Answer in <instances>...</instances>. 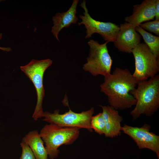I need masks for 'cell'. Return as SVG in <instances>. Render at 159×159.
I'll list each match as a JSON object with an SVG mask.
<instances>
[{
  "instance_id": "cell-2",
  "label": "cell",
  "mask_w": 159,
  "mask_h": 159,
  "mask_svg": "<svg viewBox=\"0 0 159 159\" xmlns=\"http://www.w3.org/2000/svg\"><path fill=\"white\" fill-rule=\"evenodd\" d=\"M137 87L131 92L136 100L135 108L130 112L133 120L141 115H153L159 107V75L148 80L139 81Z\"/></svg>"
},
{
  "instance_id": "cell-8",
  "label": "cell",
  "mask_w": 159,
  "mask_h": 159,
  "mask_svg": "<svg viewBox=\"0 0 159 159\" xmlns=\"http://www.w3.org/2000/svg\"><path fill=\"white\" fill-rule=\"evenodd\" d=\"M86 4V1L84 0L80 5L84 11L83 15L79 16L81 21L78 23L79 26L84 25L86 29L85 38H90L93 34L96 33L100 34L106 42H114L119 30V26L112 22L94 19L90 15Z\"/></svg>"
},
{
  "instance_id": "cell-5",
  "label": "cell",
  "mask_w": 159,
  "mask_h": 159,
  "mask_svg": "<svg viewBox=\"0 0 159 159\" xmlns=\"http://www.w3.org/2000/svg\"><path fill=\"white\" fill-rule=\"evenodd\" d=\"M108 43L100 44L93 39L88 42L90 48L87 62L83 65L84 70L95 76L105 77L111 73L112 61L107 47Z\"/></svg>"
},
{
  "instance_id": "cell-12",
  "label": "cell",
  "mask_w": 159,
  "mask_h": 159,
  "mask_svg": "<svg viewBox=\"0 0 159 159\" xmlns=\"http://www.w3.org/2000/svg\"><path fill=\"white\" fill-rule=\"evenodd\" d=\"M102 110V112L105 125L106 137L113 138L120 136L121 132V123L123 117L120 115L117 110L110 106L100 105Z\"/></svg>"
},
{
  "instance_id": "cell-3",
  "label": "cell",
  "mask_w": 159,
  "mask_h": 159,
  "mask_svg": "<svg viewBox=\"0 0 159 159\" xmlns=\"http://www.w3.org/2000/svg\"><path fill=\"white\" fill-rule=\"evenodd\" d=\"M80 129L62 127L54 124H46L39 134L45 144V148L50 159L57 158L60 153L58 148L63 145H70L78 138Z\"/></svg>"
},
{
  "instance_id": "cell-1",
  "label": "cell",
  "mask_w": 159,
  "mask_h": 159,
  "mask_svg": "<svg viewBox=\"0 0 159 159\" xmlns=\"http://www.w3.org/2000/svg\"><path fill=\"white\" fill-rule=\"evenodd\" d=\"M104 77L100 91L107 96L110 106L123 110L135 105L136 100L130 92L136 88L138 81L128 69L117 67Z\"/></svg>"
},
{
  "instance_id": "cell-9",
  "label": "cell",
  "mask_w": 159,
  "mask_h": 159,
  "mask_svg": "<svg viewBox=\"0 0 159 159\" xmlns=\"http://www.w3.org/2000/svg\"><path fill=\"white\" fill-rule=\"evenodd\" d=\"M150 128L151 126L146 124L140 127L124 124L121 131L131 137L139 149L151 150L159 159V136L150 132Z\"/></svg>"
},
{
  "instance_id": "cell-7",
  "label": "cell",
  "mask_w": 159,
  "mask_h": 159,
  "mask_svg": "<svg viewBox=\"0 0 159 159\" xmlns=\"http://www.w3.org/2000/svg\"><path fill=\"white\" fill-rule=\"evenodd\" d=\"M94 113L93 107L81 113L74 112L69 109L68 112L63 114H60L59 110H57L53 113L44 112V118L42 120L61 127L85 128L92 132L90 121Z\"/></svg>"
},
{
  "instance_id": "cell-4",
  "label": "cell",
  "mask_w": 159,
  "mask_h": 159,
  "mask_svg": "<svg viewBox=\"0 0 159 159\" xmlns=\"http://www.w3.org/2000/svg\"><path fill=\"white\" fill-rule=\"evenodd\" d=\"M52 63V60L50 59L40 60L33 59L27 64L20 67L21 70L32 82L36 90L37 104L32 116L35 121L43 117L42 104L45 95L43 77L45 71Z\"/></svg>"
},
{
  "instance_id": "cell-14",
  "label": "cell",
  "mask_w": 159,
  "mask_h": 159,
  "mask_svg": "<svg viewBox=\"0 0 159 159\" xmlns=\"http://www.w3.org/2000/svg\"><path fill=\"white\" fill-rule=\"evenodd\" d=\"M23 138L36 159H47L48 155L44 143L37 130L29 132Z\"/></svg>"
},
{
  "instance_id": "cell-19",
  "label": "cell",
  "mask_w": 159,
  "mask_h": 159,
  "mask_svg": "<svg viewBox=\"0 0 159 159\" xmlns=\"http://www.w3.org/2000/svg\"><path fill=\"white\" fill-rule=\"evenodd\" d=\"M155 19L159 20V0H156L155 5Z\"/></svg>"
},
{
  "instance_id": "cell-18",
  "label": "cell",
  "mask_w": 159,
  "mask_h": 159,
  "mask_svg": "<svg viewBox=\"0 0 159 159\" xmlns=\"http://www.w3.org/2000/svg\"><path fill=\"white\" fill-rule=\"evenodd\" d=\"M20 145L22 149V153L20 159H36L29 146L23 138Z\"/></svg>"
},
{
  "instance_id": "cell-13",
  "label": "cell",
  "mask_w": 159,
  "mask_h": 159,
  "mask_svg": "<svg viewBox=\"0 0 159 159\" xmlns=\"http://www.w3.org/2000/svg\"><path fill=\"white\" fill-rule=\"evenodd\" d=\"M78 1V0H73L71 7L67 11L57 13L52 17L54 25L52 28L51 32L59 42L58 36L61 30L64 28L68 27L72 24L76 23L78 20L76 13Z\"/></svg>"
},
{
  "instance_id": "cell-20",
  "label": "cell",
  "mask_w": 159,
  "mask_h": 159,
  "mask_svg": "<svg viewBox=\"0 0 159 159\" xmlns=\"http://www.w3.org/2000/svg\"><path fill=\"white\" fill-rule=\"evenodd\" d=\"M2 37V33H0V40L1 39ZM0 49L6 52H9L12 50V49L11 48L8 47H0Z\"/></svg>"
},
{
  "instance_id": "cell-15",
  "label": "cell",
  "mask_w": 159,
  "mask_h": 159,
  "mask_svg": "<svg viewBox=\"0 0 159 159\" xmlns=\"http://www.w3.org/2000/svg\"><path fill=\"white\" fill-rule=\"evenodd\" d=\"M135 29L143 37L145 43L152 53L159 59V37L155 36L148 32L139 26L135 27Z\"/></svg>"
},
{
  "instance_id": "cell-11",
  "label": "cell",
  "mask_w": 159,
  "mask_h": 159,
  "mask_svg": "<svg viewBox=\"0 0 159 159\" xmlns=\"http://www.w3.org/2000/svg\"><path fill=\"white\" fill-rule=\"evenodd\" d=\"M156 2V0H145L133 6L132 14L125 17V20L135 27L144 22L153 20Z\"/></svg>"
},
{
  "instance_id": "cell-10",
  "label": "cell",
  "mask_w": 159,
  "mask_h": 159,
  "mask_svg": "<svg viewBox=\"0 0 159 159\" xmlns=\"http://www.w3.org/2000/svg\"><path fill=\"white\" fill-rule=\"evenodd\" d=\"M114 42L115 47L120 52L131 53L132 49L140 43L141 36L130 24H121Z\"/></svg>"
},
{
  "instance_id": "cell-17",
  "label": "cell",
  "mask_w": 159,
  "mask_h": 159,
  "mask_svg": "<svg viewBox=\"0 0 159 159\" xmlns=\"http://www.w3.org/2000/svg\"><path fill=\"white\" fill-rule=\"evenodd\" d=\"M139 26L146 31L159 36V20H156L141 24Z\"/></svg>"
},
{
  "instance_id": "cell-6",
  "label": "cell",
  "mask_w": 159,
  "mask_h": 159,
  "mask_svg": "<svg viewBox=\"0 0 159 159\" xmlns=\"http://www.w3.org/2000/svg\"><path fill=\"white\" fill-rule=\"evenodd\" d=\"M131 53L135 62V70L132 75L138 82L156 75L159 71V59L145 43H140Z\"/></svg>"
},
{
  "instance_id": "cell-16",
  "label": "cell",
  "mask_w": 159,
  "mask_h": 159,
  "mask_svg": "<svg viewBox=\"0 0 159 159\" xmlns=\"http://www.w3.org/2000/svg\"><path fill=\"white\" fill-rule=\"evenodd\" d=\"M90 126L92 129L98 134H105L106 132L105 123L102 112L92 117Z\"/></svg>"
}]
</instances>
